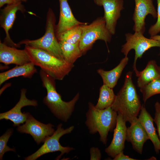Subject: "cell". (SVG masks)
I'll return each mask as SVG.
<instances>
[{
	"label": "cell",
	"mask_w": 160,
	"mask_h": 160,
	"mask_svg": "<svg viewBox=\"0 0 160 160\" xmlns=\"http://www.w3.org/2000/svg\"><path fill=\"white\" fill-rule=\"evenodd\" d=\"M132 74L131 71L126 74L124 84L111 106L125 121L130 124L137 118L142 105L132 79Z\"/></svg>",
	"instance_id": "6da1fadb"
},
{
	"label": "cell",
	"mask_w": 160,
	"mask_h": 160,
	"mask_svg": "<svg viewBox=\"0 0 160 160\" xmlns=\"http://www.w3.org/2000/svg\"><path fill=\"white\" fill-rule=\"evenodd\" d=\"M39 75L43 86L47 91V95L43 99L44 103L57 119L67 122L74 111L75 105L79 98V94L78 93L70 101H64L57 91L55 80L41 69Z\"/></svg>",
	"instance_id": "7a4b0ae2"
},
{
	"label": "cell",
	"mask_w": 160,
	"mask_h": 160,
	"mask_svg": "<svg viewBox=\"0 0 160 160\" xmlns=\"http://www.w3.org/2000/svg\"><path fill=\"white\" fill-rule=\"evenodd\" d=\"M25 49L31 62L40 67L54 79L61 80L74 67L64 59H59L41 49L25 45Z\"/></svg>",
	"instance_id": "3957f363"
},
{
	"label": "cell",
	"mask_w": 160,
	"mask_h": 160,
	"mask_svg": "<svg viewBox=\"0 0 160 160\" xmlns=\"http://www.w3.org/2000/svg\"><path fill=\"white\" fill-rule=\"evenodd\" d=\"M117 115V112L111 106L99 109L89 102L85 124L89 133L94 134L98 132L100 141L106 145L109 132L114 130L116 127Z\"/></svg>",
	"instance_id": "277c9868"
},
{
	"label": "cell",
	"mask_w": 160,
	"mask_h": 160,
	"mask_svg": "<svg viewBox=\"0 0 160 160\" xmlns=\"http://www.w3.org/2000/svg\"><path fill=\"white\" fill-rule=\"evenodd\" d=\"M56 21L53 11L52 9L49 8L47 14L45 32L44 35L35 40H23L18 44L20 46L25 44L44 50L59 59H64L59 43L56 35Z\"/></svg>",
	"instance_id": "5b68a950"
},
{
	"label": "cell",
	"mask_w": 160,
	"mask_h": 160,
	"mask_svg": "<svg viewBox=\"0 0 160 160\" xmlns=\"http://www.w3.org/2000/svg\"><path fill=\"white\" fill-rule=\"evenodd\" d=\"M82 25V34L79 47L84 54L91 49L96 41H104L106 44L110 42L112 34L107 29L103 17L97 18L91 23Z\"/></svg>",
	"instance_id": "8992f818"
},
{
	"label": "cell",
	"mask_w": 160,
	"mask_h": 160,
	"mask_svg": "<svg viewBox=\"0 0 160 160\" xmlns=\"http://www.w3.org/2000/svg\"><path fill=\"white\" fill-rule=\"evenodd\" d=\"M63 124H60L57 127V129L53 134L48 137L44 141L43 144L36 152L25 158V160H35L45 154L56 151L61 153L56 159H59L65 153L67 154L74 150L72 147H63L59 142L60 138L65 134L71 133L73 130L74 126H72L65 129L62 128Z\"/></svg>",
	"instance_id": "52a82bcc"
},
{
	"label": "cell",
	"mask_w": 160,
	"mask_h": 160,
	"mask_svg": "<svg viewBox=\"0 0 160 160\" xmlns=\"http://www.w3.org/2000/svg\"><path fill=\"white\" fill-rule=\"evenodd\" d=\"M125 36L126 42L122 46L121 51L125 56H127L130 50H135V56L132 67L136 75L139 72L136 67L138 59L142 58L143 54L151 48L157 47L160 48V41L146 38L143 34L137 32H135L134 34L126 33Z\"/></svg>",
	"instance_id": "ba28073f"
},
{
	"label": "cell",
	"mask_w": 160,
	"mask_h": 160,
	"mask_svg": "<svg viewBox=\"0 0 160 160\" xmlns=\"http://www.w3.org/2000/svg\"><path fill=\"white\" fill-rule=\"evenodd\" d=\"M54 127L50 123L45 124L38 121L28 113L25 123L18 126L17 130L21 133L30 134L39 145L53 134Z\"/></svg>",
	"instance_id": "9c48e42d"
},
{
	"label": "cell",
	"mask_w": 160,
	"mask_h": 160,
	"mask_svg": "<svg viewBox=\"0 0 160 160\" xmlns=\"http://www.w3.org/2000/svg\"><path fill=\"white\" fill-rule=\"evenodd\" d=\"M94 3L103 7L104 12L103 17L106 26L112 35L115 34L117 20L121 16V12L124 9L123 0H94Z\"/></svg>",
	"instance_id": "30bf717a"
},
{
	"label": "cell",
	"mask_w": 160,
	"mask_h": 160,
	"mask_svg": "<svg viewBox=\"0 0 160 160\" xmlns=\"http://www.w3.org/2000/svg\"><path fill=\"white\" fill-rule=\"evenodd\" d=\"M26 89L23 88L21 90L19 100L11 109L6 112L0 114V119H5L12 121L13 126H18L23 124L26 121L28 112L22 113L21 109L23 107L27 106L36 107L38 105L37 101L35 100H30L26 96Z\"/></svg>",
	"instance_id": "8fae6325"
},
{
	"label": "cell",
	"mask_w": 160,
	"mask_h": 160,
	"mask_svg": "<svg viewBox=\"0 0 160 160\" xmlns=\"http://www.w3.org/2000/svg\"><path fill=\"white\" fill-rule=\"evenodd\" d=\"M135 8L132 17L134 22L133 30L143 34L145 30V19L148 14L154 19L157 17V11L152 0H134Z\"/></svg>",
	"instance_id": "7c38bea8"
},
{
	"label": "cell",
	"mask_w": 160,
	"mask_h": 160,
	"mask_svg": "<svg viewBox=\"0 0 160 160\" xmlns=\"http://www.w3.org/2000/svg\"><path fill=\"white\" fill-rule=\"evenodd\" d=\"M1 11L0 26L4 30L6 35L4 43L11 47H20V46L18 44L15 43L11 39L9 31L12 28L15 20L17 12L19 11L22 13L25 12L24 6L21 2L15 4L7 5Z\"/></svg>",
	"instance_id": "4fadbf2b"
},
{
	"label": "cell",
	"mask_w": 160,
	"mask_h": 160,
	"mask_svg": "<svg viewBox=\"0 0 160 160\" xmlns=\"http://www.w3.org/2000/svg\"><path fill=\"white\" fill-rule=\"evenodd\" d=\"M117 113L116 124L113 130L112 140L110 145L105 150L107 155L113 158L123 151L126 137V122L120 113Z\"/></svg>",
	"instance_id": "5bb4252c"
},
{
	"label": "cell",
	"mask_w": 160,
	"mask_h": 160,
	"mask_svg": "<svg viewBox=\"0 0 160 160\" xmlns=\"http://www.w3.org/2000/svg\"><path fill=\"white\" fill-rule=\"evenodd\" d=\"M60 16L56 26L55 33L57 38L62 33L75 26L88 23L81 22L74 16L68 0H59Z\"/></svg>",
	"instance_id": "9a60e30c"
},
{
	"label": "cell",
	"mask_w": 160,
	"mask_h": 160,
	"mask_svg": "<svg viewBox=\"0 0 160 160\" xmlns=\"http://www.w3.org/2000/svg\"><path fill=\"white\" fill-rule=\"evenodd\" d=\"M0 62L6 65H20L31 62L26 51L8 46L0 42Z\"/></svg>",
	"instance_id": "2e32d148"
},
{
	"label": "cell",
	"mask_w": 160,
	"mask_h": 160,
	"mask_svg": "<svg viewBox=\"0 0 160 160\" xmlns=\"http://www.w3.org/2000/svg\"><path fill=\"white\" fill-rule=\"evenodd\" d=\"M127 128L126 140L130 143L133 149L139 153H142L144 143L149 139L144 127L138 118Z\"/></svg>",
	"instance_id": "e0dca14e"
},
{
	"label": "cell",
	"mask_w": 160,
	"mask_h": 160,
	"mask_svg": "<svg viewBox=\"0 0 160 160\" xmlns=\"http://www.w3.org/2000/svg\"><path fill=\"white\" fill-rule=\"evenodd\" d=\"M138 118L146 132L149 139L153 143L155 150L158 153L160 146V140L156 133L153 125V119L146 110L144 105H142Z\"/></svg>",
	"instance_id": "ac0fdd59"
},
{
	"label": "cell",
	"mask_w": 160,
	"mask_h": 160,
	"mask_svg": "<svg viewBox=\"0 0 160 160\" xmlns=\"http://www.w3.org/2000/svg\"><path fill=\"white\" fill-rule=\"evenodd\" d=\"M128 61V57L127 56H125L121 60L119 64L112 70L106 71L100 68L97 70V73L102 79L103 84L113 89L116 85Z\"/></svg>",
	"instance_id": "d6986e66"
},
{
	"label": "cell",
	"mask_w": 160,
	"mask_h": 160,
	"mask_svg": "<svg viewBox=\"0 0 160 160\" xmlns=\"http://www.w3.org/2000/svg\"><path fill=\"white\" fill-rule=\"evenodd\" d=\"M36 72L37 69L31 62L22 65H16L8 71L0 73V85L8 79L15 77L22 76L31 78Z\"/></svg>",
	"instance_id": "ffe728a7"
},
{
	"label": "cell",
	"mask_w": 160,
	"mask_h": 160,
	"mask_svg": "<svg viewBox=\"0 0 160 160\" xmlns=\"http://www.w3.org/2000/svg\"><path fill=\"white\" fill-rule=\"evenodd\" d=\"M136 76L138 77L137 85L141 88L155 79L160 77V66L153 60L149 61L145 68L139 71Z\"/></svg>",
	"instance_id": "44dd1931"
},
{
	"label": "cell",
	"mask_w": 160,
	"mask_h": 160,
	"mask_svg": "<svg viewBox=\"0 0 160 160\" xmlns=\"http://www.w3.org/2000/svg\"><path fill=\"white\" fill-rule=\"evenodd\" d=\"M64 59L73 64L83 54L79 47V43L71 44L63 41H59Z\"/></svg>",
	"instance_id": "7402d4cb"
},
{
	"label": "cell",
	"mask_w": 160,
	"mask_h": 160,
	"mask_svg": "<svg viewBox=\"0 0 160 160\" xmlns=\"http://www.w3.org/2000/svg\"><path fill=\"white\" fill-rule=\"evenodd\" d=\"M116 95L113 89L104 84L100 87L98 99L95 107L99 109H104L111 106L115 99Z\"/></svg>",
	"instance_id": "603a6c76"
},
{
	"label": "cell",
	"mask_w": 160,
	"mask_h": 160,
	"mask_svg": "<svg viewBox=\"0 0 160 160\" xmlns=\"http://www.w3.org/2000/svg\"><path fill=\"white\" fill-rule=\"evenodd\" d=\"M82 25L76 26L63 32L57 38L58 40L71 44L79 43L82 36Z\"/></svg>",
	"instance_id": "cb8c5ba5"
},
{
	"label": "cell",
	"mask_w": 160,
	"mask_h": 160,
	"mask_svg": "<svg viewBox=\"0 0 160 160\" xmlns=\"http://www.w3.org/2000/svg\"><path fill=\"white\" fill-rule=\"evenodd\" d=\"M140 90L142 94L143 99L144 103L151 97L160 94V77L155 79L140 88Z\"/></svg>",
	"instance_id": "d4e9b609"
},
{
	"label": "cell",
	"mask_w": 160,
	"mask_h": 160,
	"mask_svg": "<svg viewBox=\"0 0 160 160\" xmlns=\"http://www.w3.org/2000/svg\"><path fill=\"white\" fill-rule=\"evenodd\" d=\"M13 130L12 128L8 129L3 135L0 137V159H3L4 154L8 151H16L14 148H11L7 145V143L10 136L12 134Z\"/></svg>",
	"instance_id": "484cf974"
},
{
	"label": "cell",
	"mask_w": 160,
	"mask_h": 160,
	"mask_svg": "<svg viewBox=\"0 0 160 160\" xmlns=\"http://www.w3.org/2000/svg\"><path fill=\"white\" fill-rule=\"evenodd\" d=\"M157 8V20L156 23L151 26L148 30V33L151 36H153L160 32V0H156Z\"/></svg>",
	"instance_id": "4316f807"
},
{
	"label": "cell",
	"mask_w": 160,
	"mask_h": 160,
	"mask_svg": "<svg viewBox=\"0 0 160 160\" xmlns=\"http://www.w3.org/2000/svg\"><path fill=\"white\" fill-rule=\"evenodd\" d=\"M155 113L153 121L156 125L159 139L160 140V103L156 102L155 104Z\"/></svg>",
	"instance_id": "83f0119b"
},
{
	"label": "cell",
	"mask_w": 160,
	"mask_h": 160,
	"mask_svg": "<svg viewBox=\"0 0 160 160\" xmlns=\"http://www.w3.org/2000/svg\"><path fill=\"white\" fill-rule=\"evenodd\" d=\"M91 160H100L101 158L100 150L97 147H92L90 149Z\"/></svg>",
	"instance_id": "f1b7e54d"
},
{
	"label": "cell",
	"mask_w": 160,
	"mask_h": 160,
	"mask_svg": "<svg viewBox=\"0 0 160 160\" xmlns=\"http://www.w3.org/2000/svg\"><path fill=\"white\" fill-rule=\"evenodd\" d=\"M113 160H137V159L130 157L129 156L125 155L123 151L117 154L113 159Z\"/></svg>",
	"instance_id": "f546056e"
},
{
	"label": "cell",
	"mask_w": 160,
	"mask_h": 160,
	"mask_svg": "<svg viewBox=\"0 0 160 160\" xmlns=\"http://www.w3.org/2000/svg\"><path fill=\"white\" fill-rule=\"evenodd\" d=\"M21 0H0V7H2L5 4H15L21 2Z\"/></svg>",
	"instance_id": "4dcf8cb0"
},
{
	"label": "cell",
	"mask_w": 160,
	"mask_h": 160,
	"mask_svg": "<svg viewBox=\"0 0 160 160\" xmlns=\"http://www.w3.org/2000/svg\"><path fill=\"white\" fill-rule=\"evenodd\" d=\"M150 39L160 41V35H156L155 36H151Z\"/></svg>",
	"instance_id": "1f68e13d"
},
{
	"label": "cell",
	"mask_w": 160,
	"mask_h": 160,
	"mask_svg": "<svg viewBox=\"0 0 160 160\" xmlns=\"http://www.w3.org/2000/svg\"><path fill=\"white\" fill-rule=\"evenodd\" d=\"M22 1L25 2L27 0H21Z\"/></svg>",
	"instance_id": "d6a6232c"
},
{
	"label": "cell",
	"mask_w": 160,
	"mask_h": 160,
	"mask_svg": "<svg viewBox=\"0 0 160 160\" xmlns=\"http://www.w3.org/2000/svg\"><path fill=\"white\" fill-rule=\"evenodd\" d=\"M159 150L160 151V148H159Z\"/></svg>",
	"instance_id": "836d02e7"
}]
</instances>
